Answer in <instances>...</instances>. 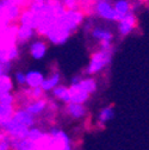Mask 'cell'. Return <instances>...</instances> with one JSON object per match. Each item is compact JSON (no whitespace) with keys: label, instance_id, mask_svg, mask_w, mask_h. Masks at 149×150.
Returning a JSON list of instances; mask_svg holds the SVG:
<instances>
[{"label":"cell","instance_id":"6da1fadb","mask_svg":"<svg viewBox=\"0 0 149 150\" xmlns=\"http://www.w3.org/2000/svg\"><path fill=\"white\" fill-rule=\"evenodd\" d=\"M112 54H114V50H101V49L93 52L91 56L89 63L86 68V73L88 75L100 73L103 69H105L111 63V61H112Z\"/></svg>","mask_w":149,"mask_h":150},{"label":"cell","instance_id":"7a4b0ae2","mask_svg":"<svg viewBox=\"0 0 149 150\" xmlns=\"http://www.w3.org/2000/svg\"><path fill=\"white\" fill-rule=\"evenodd\" d=\"M92 12L97 17L107 22H117V16L114 8V4L110 0H96L91 6Z\"/></svg>","mask_w":149,"mask_h":150},{"label":"cell","instance_id":"3957f363","mask_svg":"<svg viewBox=\"0 0 149 150\" xmlns=\"http://www.w3.org/2000/svg\"><path fill=\"white\" fill-rule=\"evenodd\" d=\"M0 129H1L11 139H24L28 137V134H29V127L18 124L13 118H11L6 123H4Z\"/></svg>","mask_w":149,"mask_h":150},{"label":"cell","instance_id":"277c9868","mask_svg":"<svg viewBox=\"0 0 149 150\" xmlns=\"http://www.w3.org/2000/svg\"><path fill=\"white\" fill-rule=\"evenodd\" d=\"M136 24H137L136 16L131 11L126 16H124L122 19L118 21V32H119V35L123 36V37L130 35L134 31V29L136 28Z\"/></svg>","mask_w":149,"mask_h":150},{"label":"cell","instance_id":"5b68a950","mask_svg":"<svg viewBox=\"0 0 149 150\" xmlns=\"http://www.w3.org/2000/svg\"><path fill=\"white\" fill-rule=\"evenodd\" d=\"M48 51V44L43 38H37L30 42L29 44V54L33 60H42Z\"/></svg>","mask_w":149,"mask_h":150},{"label":"cell","instance_id":"8992f818","mask_svg":"<svg viewBox=\"0 0 149 150\" xmlns=\"http://www.w3.org/2000/svg\"><path fill=\"white\" fill-rule=\"evenodd\" d=\"M12 118H13L18 124L24 125V126H26V127H29V129L32 127V126H35V122H36L35 116H32L31 113H29V112H28L25 108H23V107L16 108Z\"/></svg>","mask_w":149,"mask_h":150},{"label":"cell","instance_id":"52a82bcc","mask_svg":"<svg viewBox=\"0 0 149 150\" xmlns=\"http://www.w3.org/2000/svg\"><path fill=\"white\" fill-rule=\"evenodd\" d=\"M89 30V33L91 36L93 37L94 40H97L100 43H106V42H110L112 43V40H114V33L111 32L110 30L107 29H104V28H100V26H92L89 25L88 28Z\"/></svg>","mask_w":149,"mask_h":150},{"label":"cell","instance_id":"ba28073f","mask_svg":"<svg viewBox=\"0 0 149 150\" xmlns=\"http://www.w3.org/2000/svg\"><path fill=\"white\" fill-rule=\"evenodd\" d=\"M23 108H25L29 113H31L32 116H38L42 115L43 112L48 108V100L45 98L43 99H38V100H30L29 103H26Z\"/></svg>","mask_w":149,"mask_h":150},{"label":"cell","instance_id":"9c48e42d","mask_svg":"<svg viewBox=\"0 0 149 150\" xmlns=\"http://www.w3.org/2000/svg\"><path fill=\"white\" fill-rule=\"evenodd\" d=\"M25 78H26V87L29 88L41 87L44 81L43 73L41 70H36V69H31L28 73H25Z\"/></svg>","mask_w":149,"mask_h":150},{"label":"cell","instance_id":"30bf717a","mask_svg":"<svg viewBox=\"0 0 149 150\" xmlns=\"http://www.w3.org/2000/svg\"><path fill=\"white\" fill-rule=\"evenodd\" d=\"M65 112L73 119H81L86 116V107L84 106V104H74V103H69L66 104V108Z\"/></svg>","mask_w":149,"mask_h":150},{"label":"cell","instance_id":"8fae6325","mask_svg":"<svg viewBox=\"0 0 149 150\" xmlns=\"http://www.w3.org/2000/svg\"><path fill=\"white\" fill-rule=\"evenodd\" d=\"M36 31L26 25H19L18 24L17 28V43L18 44H25L29 41H31L33 38Z\"/></svg>","mask_w":149,"mask_h":150},{"label":"cell","instance_id":"7c38bea8","mask_svg":"<svg viewBox=\"0 0 149 150\" xmlns=\"http://www.w3.org/2000/svg\"><path fill=\"white\" fill-rule=\"evenodd\" d=\"M69 94H70V103H74V104H84L89 98L88 93L79 88L77 85L69 86Z\"/></svg>","mask_w":149,"mask_h":150},{"label":"cell","instance_id":"4fadbf2b","mask_svg":"<svg viewBox=\"0 0 149 150\" xmlns=\"http://www.w3.org/2000/svg\"><path fill=\"white\" fill-rule=\"evenodd\" d=\"M19 56V50L17 45L0 49V63H12Z\"/></svg>","mask_w":149,"mask_h":150},{"label":"cell","instance_id":"5bb4252c","mask_svg":"<svg viewBox=\"0 0 149 150\" xmlns=\"http://www.w3.org/2000/svg\"><path fill=\"white\" fill-rule=\"evenodd\" d=\"M114 8H115V12L117 16V22H118L124 16L131 12V3L129 0H116L114 3Z\"/></svg>","mask_w":149,"mask_h":150},{"label":"cell","instance_id":"9a60e30c","mask_svg":"<svg viewBox=\"0 0 149 150\" xmlns=\"http://www.w3.org/2000/svg\"><path fill=\"white\" fill-rule=\"evenodd\" d=\"M60 80H61V75L60 73L56 71H53L48 78H44V81L42 83V89L44 92H51L55 87H57L60 85Z\"/></svg>","mask_w":149,"mask_h":150},{"label":"cell","instance_id":"2e32d148","mask_svg":"<svg viewBox=\"0 0 149 150\" xmlns=\"http://www.w3.org/2000/svg\"><path fill=\"white\" fill-rule=\"evenodd\" d=\"M37 143L24 138V139H11V150H36Z\"/></svg>","mask_w":149,"mask_h":150},{"label":"cell","instance_id":"e0dca14e","mask_svg":"<svg viewBox=\"0 0 149 150\" xmlns=\"http://www.w3.org/2000/svg\"><path fill=\"white\" fill-rule=\"evenodd\" d=\"M51 94L54 98L59 99L60 101L65 103V104H69L70 103V94H69V87L63 86V85H59L57 87H55L51 91Z\"/></svg>","mask_w":149,"mask_h":150},{"label":"cell","instance_id":"ac0fdd59","mask_svg":"<svg viewBox=\"0 0 149 150\" xmlns=\"http://www.w3.org/2000/svg\"><path fill=\"white\" fill-rule=\"evenodd\" d=\"M77 86L82 91H85L86 93H88L89 96L97 91V81L93 78H82L80 82L77 83Z\"/></svg>","mask_w":149,"mask_h":150},{"label":"cell","instance_id":"d6986e66","mask_svg":"<svg viewBox=\"0 0 149 150\" xmlns=\"http://www.w3.org/2000/svg\"><path fill=\"white\" fill-rule=\"evenodd\" d=\"M115 117V110L112 106H105L104 108L100 110L98 115V122L100 125H105L110 120H112Z\"/></svg>","mask_w":149,"mask_h":150},{"label":"cell","instance_id":"ffe728a7","mask_svg":"<svg viewBox=\"0 0 149 150\" xmlns=\"http://www.w3.org/2000/svg\"><path fill=\"white\" fill-rule=\"evenodd\" d=\"M13 89V80L9 74L0 75V94L9 93Z\"/></svg>","mask_w":149,"mask_h":150},{"label":"cell","instance_id":"44dd1931","mask_svg":"<svg viewBox=\"0 0 149 150\" xmlns=\"http://www.w3.org/2000/svg\"><path fill=\"white\" fill-rule=\"evenodd\" d=\"M14 111H16V107L14 106H4V105H0V127L3 126L4 123H6L9 119L12 118Z\"/></svg>","mask_w":149,"mask_h":150},{"label":"cell","instance_id":"7402d4cb","mask_svg":"<svg viewBox=\"0 0 149 150\" xmlns=\"http://www.w3.org/2000/svg\"><path fill=\"white\" fill-rule=\"evenodd\" d=\"M47 132H44V131L40 127H36V126H32L29 129V134H28V139L32 141L33 143H38L40 141H42L44 138Z\"/></svg>","mask_w":149,"mask_h":150},{"label":"cell","instance_id":"603a6c76","mask_svg":"<svg viewBox=\"0 0 149 150\" xmlns=\"http://www.w3.org/2000/svg\"><path fill=\"white\" fill-rule=\"evenodd\" d=\"M0 105L4 106H14L16 105V97L11 92L0 94Z\"/></svg>","mask_w":149,"mask_h":150},{"label":"cell","instance_id":"cb8c5ba5","mask_svg":"<svg viewBox=\"0 0 149 150\" xmlns=\"http://www.w3.org/2000/svg\"><path fill=\"white\" fill-rule=\"evenodd\" d=\"M45 92L42 89V87H36V88H29V99L30 100H38L44 98Z\"/></svg>","mask_w":149,"mask_h":150},{"label":"cell","instance_id":"d4e9b609","mask_svg":"<svg viewBox=\"0 0 149 150\" xmlns=\"http://www.w3.org/2000/svg\"><path fill=\"white\" fill-rule=\"evenodd\" d=\"M16 79V83H18L19 86H26V78H25V73L23 71H17L14 75Z\"/></svg>","mask_w":149,"mask_h":150},{"label":"cell","instance_id":"484cf974","mask_svg":"<svg viewBox=\"0 0 149 150\" xmlns=\"http://www.w3.org/2000/svg\"><path fill=\"white\" fill-rule=\"evenodd\" d=\"M0 150H11V138L10 137L0 142Z\"/></svg>","mask_w":149,"mask_h":150},{"label":"cell","instance_id":"4316f807","mask_svg":"<svg viewBox=\"0 0 149 150\" xmlns=\"http://www.w3.org/2000/svg\"><path fill=\"white\" fill-rule=\"evenodd\" d=\"M81 79H82L81 76H79V75H75V76H73V78L70 79V85H77V83H79Z\"/></svg>","mask_w":149,"mask_h":150},{"label":"cell","instance_id":"83f0119b","mask_svg":"<svg viewBox=\"0 0 149 150\" xmlns=\"http://www.w3.org/2000/svg\"><path fill=\"white\" fill-rule=\"evenodd\" d=\"M142 3H149V0H141Z\"/></svg>","mask_w":149,"mask_h":150}]
</instances>
